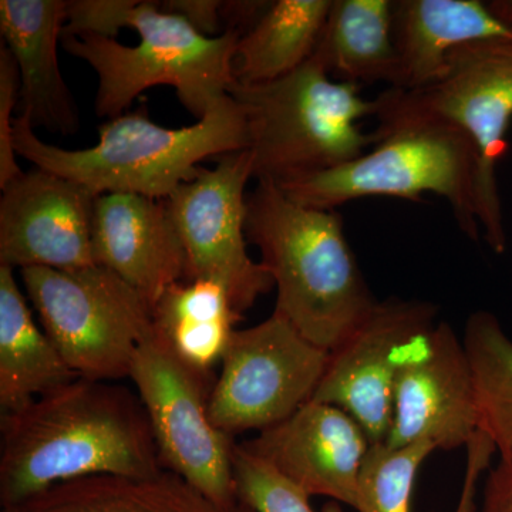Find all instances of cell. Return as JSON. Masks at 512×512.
<instances>
[{"instance_id":"21","label":"cell","mask_w":512,"mask_h":512,"mask_svg":"<svg viewBox=\"0 0 512 512\" xmlns=\"http://www.w3.org/2000/svg\"><path fill=\"white\" fill-rule=\"evenodd\" d=\"M392 0H332L315 56L332 79L389 84L396 89L400 66L393 36Z\"/></svg>"},{"instance_id":"14","label":"cell","mask_w":512,"mask_h":512,"mask_svg":"<svg viewBox=\"0 0 512 512\" xmlns=\"http://www.w3.org/2000/svg\"><path fill=\"white\" fill-rule=\"evenodd\" d=\"M476 386L463 339L439 322L430 345L409 363L393 396L387 446L427 443L436 450L467 447L478 433Z\"/></svg>"},{"instance_id":"28","label":"cell","mask_w":512,"mask_h":512,"mask_svg":"<svg viewBox=\"0 0 512 512\" xmlns=\"http://www.w3.org/2000/svg\"><path fill=\"white\" fill-rule=\"evenodd\" d=\"M466 450V474H464L463 488H461L456 512H476L478 481L490 466L491 458L497 453L493 441L488 439L483 431H478L467 444Z\"/></svg>"},{"instance_id":"3","label":"cell","mask_w":512,"mask_h":512,"mask_svg":"<svg viewBox=\"0 0 512 512\" xmlns=\"http://www.w3.org/2000/svg\"><path fill=\"white\" fill-rule=\"evenodd\" d=\"M245 235L274 281V312L319 348H338L375 308L338 210L306 207L272 181H256Z\"/></svg>"},{"instance_id":"8","label":"cell","mask_w":512,"mask_h":512,"mask_svg":"<svg viewBox=\"0 0 512 512\" xmlns=\"http://www.w3.org/2000/svg\"><path fill=\"white\" fill-rule=\"evenodd\" d=\"M43 330L77 377H130L134 357L153 329L151 309L104 266L20 269Z\"/></svg>"},{"instance_id":"10","label":"cell","mask_w":512,"mask_h":512,"mask_svg":"<svg viewBox=\"0 0 512 512\" xmlns=\"http://www.w3.org/2000/svg\"><path fill=\"white\" fill-rule=\"evenodd\" d=\"M329 356L276 312L237 329L208 400L212 423L234 437L289 419L311 402Z\"/></svg>"},{"instance_id":"30","label":"cell","mask_w":512,"mask_h":512,"mask_svg":"<svg viewBox=\"0 0 512 512\" xmlns=\"http://www.w3.org/2000/svg\"><path fill=\"white\" fill-rule=\"evenodd\" d=\"M481 512H512V460H501L485 480Z\"/></svg>"},{"instance_id":"2","label":"cell","mask_w":512,"mask_h":512,"mask_svg":"<svg viewBox=\"0 0 512 512\" xmlns=\"http://www.w3.org/2000/svg\"><path fill=\"white\" fill-rule=\"evenodd\" d=\"M0 427L3 508L77 478L164 471L137 392L107 380L76 377L18 412L2 414Z\"/></svg>"},{"instance_id":"17","label":"cell","mask_w":512,"mask_h":512,"mask_svg":"<svg viewBox=\"0 0 512 512\" xmlns=\"http://www.w3.org/2000/svg\"><path fill=\"white\" fill-rule=\"evenodd\" d=\"M66 0H2L0 32L18 66L20 76V117L33 130L47 128L53 133H77L79 110L64 82L57 59L67 20Z\"/></svg>"},{"instance_id":"18","label":"cell","mask_w":512,"mask_h":512,"mask_svg":"<svg viewBox=\"0 0 512 512\" xmlns=\"http://www.w3.org/2000/svg\"><path fill=\"white\" fill-rule=\"evenodd\" d=\"M393 36L400 66L396 89L414 90L439 79L451 53L512 39V30L480 0H396Z\"/></svg>"},{"instance_id":"12","label":"cell","mask_w":512,"mask_h":512,"mask_svg":"<svg viewBox=\"0 0 512 512\" xmlns=\"http://www.w3.org/2000/svg\"><path fill=\"white\" fill-rule=\"evenodd\" d=\"M437 325L433 303L397 296L377 301L330 352L312 400L340 407L365 429L372 444L386 443L397 377L427 349Z\"/></svg>"},{"instance_id":"27","label":"cell","mask_w":512,"mask_h":512,"mask_svg":"<svg viewBox=\"0 0 512 512\" xmlns=\"http://www.w3.org/2000/svg\"><path fill=\"white\" fill-rule=\"evenodd\" d=\"M20 101L18 66L8 47H0V188L18 178L23 171L15 150V119L13 110Z\"/></svg>"},{"instance_id":"7","label":"cell","mask_w":512,"mask_h":512,"mask_svg":"<svg viewBox=\"0 0 512 512\" xmlns=\"http://www.w3.org/2000/svg\"><path fill=\"white\" fill-rule=\"evenodd\" d=\"M377 121L436 119L453 124L478 154L477 212L481 235L495 254L507 248L497 165L512 121V39L461 47L439 79L414 90L387 89L375 99Z\"/></svg>"},{"instance_id":"25","label":"cell","mask_w":512,"mask_h":512,"mask_svg":"<svg viewBox=\"0 0 512 512\" xmlns=\"http://www.w3.org/2000/svg\"><path fill=\"white\" fill-rule=\"evenodd\" d=\"M434 451L427 443L399 448L372 444L360 471L356 511L410 512L420 468Z\"/></svg>"},{"instance_id":"4","label":"cell","mask_w":512,"mask_h":512,"mask_svg":"<svg viewBox=\"0 0 512 512\" xmlns=\"http://www.w3.org/2000/svg\"><path fill=\"white\" fill-rule=\"evenodd\" d=\"M244 111L228 96L192 126L167 128L146 107L104 121L96 146L66 150L36 136L29 121L15 119V150L40 170L62 175L104 194H137L167 200L201 173V161L248 150Z\"/></svg>"},{"instance_id":"22","label":"cell","mask_w":512,"mask_h":512,"mask_svg":"<svg viewBox=\"0 0 512 512\" xmlns=\"http://www.w3.org/2000/svg\"><path fill=\"white\" fill-rule=\"evenodd\" d=\"M2 512H220L171 471L153 477L77 478L47 488Z\"/></svg>"},{"instance_id":"19","label":"cell","mask_w":512,"mask_h":512,"mask_svg":"<svg viewBox=\"0 0 512 512\" xmlns=\"http://www.w3.org/2000/svg\"><path fill=\"white\" fill-rule=\"evenodd\" d=\"M241 319L228 289L215 279L175 282L151 309L157 338L188 369L207 380L224 359Z\"/></svg>"},{"instance_id":"15","label":"cell","mask_w":512,"mask_h":512,"mask_svg":"<svg viewBox=\"0 0 512 512\" xmlns=\"http://www.w3.org/2000/svg\"><path fill=\"white\" fill-rule=\"evenodd\" d=\"M241 446L309 497L322 495L356 510L360 471L372 441L340 407L311 400Z\"/></svg>"},{"instance_id":"11","label":"cell","mask_w":512,"mask_h":512,"mask_svg":"<svg viewBox=\"0 0 512 512\" xmlns=\"http://www.w3.org/2000/svg\"><path fill=\"white\" fill-rule=\"evenodd\" d=\"M215 160L214 168H202L197 178L181 184L164 202L183 244L185 278L221 282L244 315L275 288L261 262L249 255L245 235L252 156L241 150Z\"/></svg>"},{"instance_id":"29","label":"cell","mask_w":512,"mask_h":512,"mask_svg":"<svg viewBox=\"0 0 512 512\" xmlns=\"http://www.w3.org/2000/svg\"><path fill=\"white\" fill-rule=\"evenodd\" d=\"M158 5L165 12L174 13L187 20L201 35L207 37L224 35L221 0H167V2H158Z\"/></svg>"},{"instance_id":"23","label":"cell","mask_w":512,"mask_h":512,"mask_svg":"<svg viewBox=\"0 0 512 512\" xmlns=\"http://www.w3.org/2000/svg\"><path fill=\"white\" fill-rule=\"evenodd\" d=\"M332 0H272L261 19L239 39L234 73L239 83L274 82L313 55Z\"/></svg>"},{"instance_id":"6","label":"cell","mask_w":512,"mask_h":512,"mask_svg":"<svg viewBox=\"0 0 512 512\" xmlns=\"http://www.w3.org/2000/svg\"><path fill=\"white\" fill-rule=\"evenodd\" d=\"M373 133L376 144L363 156L281 190L298 204L322 210L376 195L419 201L431 192L450 204L461 231L478 241V154L471 138L436 119L377 121Z\"/></svg>"},{"instance_id":"13","label":"cell","mask_w":512,"mask_h":512,"mask_svg":"<svg viewBox=\"0 0 512 512\" xmlns=\"http://www.w3.org/2000/svg\"><path fill=\"white\" fill-rule=\"evenodd\" d=\"M0 265L80 269L96 264L93 245L97 195L50 171L20 174L2 188Z\"/></svg>"},{"instance_id":"26","label":"cell","mask_w":512,"mask_h":512,"mask_svg":"<svg viewBox=\"0 0 512 512\" xmlns=\"http://www.w3.org/2000/svg\"><path fill=\"white\" fill-rule=\"evenodd\" d=\"M234 477L239 503L255 512H345L336 501L313 510L308 494L241 444L234 450Z\"/></svg>"},{"instance_id":"16","label":"cell","mask_w":512,"mask_h":512,"mask_svg":"<svg viewBox=\"0 0 512 512\" xmlns=\"http://www.w3.org/2000/svg\"><path fill=\"white\" fill-rule=\"evenodd\" d=\"M93 245L96 264L140 293L150 309L187 272L183 244L164 200L100 195L94 207Z\"/></svg>"},{"instance_id":"1","label":"cell","mask_w":512,"mask_h":512,"mask_svg":"<svg viewBox=\"0 0 512 512\" xmlns=\"http://www.w3.org/2000/svg\"><path fill=\"white\" fill-rule=\"evenodd\" d=\"M241 35L207 37L158 2L72 0L62 45L96 72L94 111L101 119L126 113L141 93L174 87L185 110L200 121L235 83Z\"/></svg>"},{"instance_id":"24","label":"cell","mask_w":512,"mask_h":512,"mask_svg":"<svg viewBox=\"0 0 512 512\" xmlns=\"http://www.w3.org/2000/svg\"><path fill=\"white\" fill-rule=\"evenodd\" d=\"M476 386L478 427L501 460H512V339L497 316L478 311L463 336Z\"/></svg>"},{"instance_id":"31","label":"cell","mask_w":512,"mask_h":512,"mask_svg":"<svg viewBox=\"0 0 512 512\" xmlns=\"http://www.w3.org/2000/svg\"><path fill=\"white\" fill-rule=\"evenodd\" d=\"M495 16L512 30V0H497L487 2Z\"/></svg>"},{"instance_id":"9","label":"cell","mask_w":512,"mask_h":512,"mask_svg":"<svg viewBox=\"0 0 512 512\" xmlns=\"http://www.w3.org/2000/svg\"><path fill=\"white\" fill-rule=\"evenodd\" d=\"M130 379L146 410L164 470L177 474L220 512H235L234 437L215 427L208 410L214 382L188 369L148 333Z\"/></svg>"},{"instance_id":"20","label":"cell","mask_w":512,"mask_h":512,"mask_svg":"<svg viewBox=\"0 0 512 512\" xmlns=\"http://www.w3.org/2000/svg\"><path fill=\"white\" fill-rule=\"evenodd\" d=\"M37 326L15 269L0 265V410L18 412L76 379Z\"/></svg>"},{"instance_id":"5","label":"cell","mask_w":512,"mask_h":512,"mask_svg":"<svg viewBox=\"0 0 512 512\" xmlns=\"http://www.w3.org/2000/svg\"><path fill=\"white\" fill-rule=\"evenodd\" d=\"M228 94L247 120L256 181L281 187L349 163L376 144L375 133L359 126L375 116V100L332 79L315 56L274 82L235 80Z\"/></svg>"}]
</instances>
